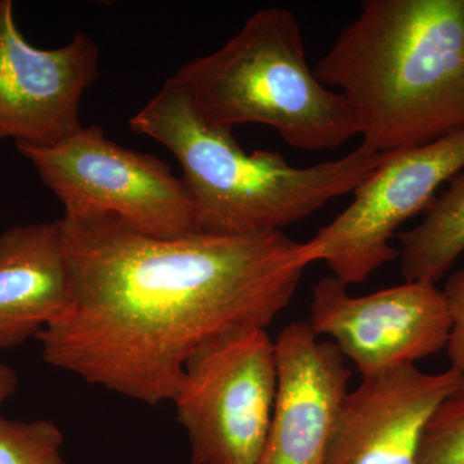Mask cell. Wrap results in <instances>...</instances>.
<instances>
[{"label":"cell","mask_w":464,"mask_h":464,"mask_svg":"<svg viewBox=\"0 0 464 464\" xmlns=\"http://www.w3.org/2000/svg\"><path fill=\"white\" fill-rule=\"evenodd\" d=\"M464 172V128L424 145L382 154L353 190V200L308 240L316 262L346 286L364 283L399 258L396 232L426 212L442 183Z\"/></svg>","instance_id":"7"},{"label":"cell","mask_w":464,"mask_h":464,"mask_svg":"<svg viewBox=\"0 0 464 464\" xmlns=\"http://www.w3.org/2000/svg\"><path fill=\"white\" fill-rule=\"evenodd\" d=\"M404 282L436 285L464 253V172L449 181L422 222L398 235Z\"/></svg>","instance_id":"13"},{"label":"cell","mask_w":464,"mask_h":464,"mask_svg":"<svg viewBox=\"0 0 464 464\" xmlns=\"http://www.w3.org/2000/svg\"><path fill=\"white\" fill-rule=\"evenodd\" d=\"M307 323L317 337L332 338L362 378L435 355L450 333L444 293L420 282L356 297L334 276L323 277L314 286Z\"/></svg>","instance_id":"8"},{"label":"cell","mask_w":464,"mask_h":464,"mask_svg":"<svg viewBox=\"0 0 464 464\" xmlns=\"http://www.w3.org/2000/svg\"><path fill=\"white\" fill-rule=\"evenodd\" d=\"M69 299L60 219L14 226L0 234V350L38 337Z\"/></svg>","instance_id":"12"},{"label":"cell","mask_w":464,"mask_h":464,"mask_svg":"<svg viewBox=\"0 0 464 464\" xmlns=\"http://www.w3.org/2000/svg\"><path fill=\"white\" fill-rule=\"evenodd\" d=\"M276 387L275 342L266 329H237L198 347L172 400L192 463H257Z\"/></svg>","instance_id":"6"},{"label":"cell","mask_w":464,"mask_h":464,"mask_svg":"<svg viewBox=\"0 0 464 464\" xmlns=\"http://www.w3.org/2000/svg\"><path fill=\"white\" fill-rule=\"evenodd\" d=\"M16 148L63 203L65 218L115 216L158 239L199 232L182 179L161 159L111 141L97 125L56 146Z\"/></svg>","instance_id":"5"},{"label":"cell","mask_w":464,"mask_h":464,"mask_svg":"<svg viewBox=\"0 0 464 464\" xmlns=\"http://www.w3.org/2000/svg\"><path fill=\"white\" fill-rule=\"evenodd\" d=\"M442 293L450 316V333L445 348L450 368L464 381V266L450 275Z\"/></svg>","instance_id":"16"},{"label":"cell","mask_w":464,"mask_h":464,"mask_svg":"<svg viewBox=\"0 0 464 464\" xmlns=\"http://www.w3.org/2000/svg\"><path fill=\"white\" fill-rule=\"evenodd\" d=\"M130 127L166 146L179 160L198 228L207 234L283 231L355 190L382 159L364 145L304 168L290 166L279 152L248 154L232 128L201 118L188 88L174 76L130 119Z\"/></svg>","instance_id":"3"},{"label":"cell","mask_w":464,"mask_h":464,"mask_svg":"<svg viewBox=\"0 0 464 464\" xmlns=\"http://www.w3.org/2000/svg\"><path fill=\"white\" fill-rule=\"evenodd\" d=\"M463 383L454 369L430 374L415 365L362 378L343 400L322 464H415L433 411Z\"/></svg>","instance_id":"10"},{"label":"cell","mask_w":464,"mask_h":464,"mask_svg":"<svg viewBox=\"0 0 464 464\" xmlns=\"http://www.w3.org/2000/svg\"><path fill=\"white\" fill-rule=\"evenodd\" d=\"M174 78L212 125H267L304 151L338 149L360 136L346 97L308 66L301 25L286 8L259 9L224 47L194 58Z\"/></svg>","instance_id":"4"},{"label":"cell","mask_w":464,"mask_h":464,"mask_svg":"<svg viewBox=\"0 0 464 464\" xmlns=\"http://www.w3.org/2000/svg\"><path fill=\"white\" fill-rule=\"evenodd\" d=\"M380 154L464 128V0H365L314 67Z\"/></svg>","instance_id":"2"},{"label":"cell","mask_w":464,"mask_h":464,"mask_svg":"<svg viewBox=\"0 0 464 464\" xmlns=\"http://www.w3.org/2000/svg\"><path fill=\"white\" fill-rule=\"evenodd\" d=\"M63 444V432L51 420L0 415V464H66Z\"/></svg>","instance_id":"14"},{"label":"cell","mask_w":464,"mask_h":464,"mask_svg":"<svg viewBox=\"0 0 464 464\" xmlns=\"http://www.w3.org/2000/svg\"><path fill=\"white\" fill-rule=\"evenodd\" d=\"M17 387L18 377L16 372L11 366L0 362V406L16 392Z\"/></svg>","instance_id":"17"},{"label":"cell","mask_w":464,"mask_h":464,"mask_svg":"<svg viewBox=\"0 0 464 464\" xmlns=\"http://www.w3.org/2000/svg\"><path fill=\"white\" fill-rule=\"evenodd\" d=\"M276 398L256 464H322L353 371L333 342L307 322L286 325L275 342Z\"/></svg>","instance_id":"11"},{"label":"cell","mask_w":464,"mask_h":464,"mask_svg":"<svg viewBox=\"0 0 464 464\" xmlns=\"http://www.w3.org/2000/svg\"><path fill=\"white\" fill-rule=\"evenodd\" d=\"M415 464H464V383L433 411Z\"/></svg>","instance_id":"15"},{"label":"cell","mask_w":464,"mask_h":464,"mask_svg":"<svg viewBox=\"0 0 464 464\" xmlns=\"http://www.w3.org/2000/svg\"><path fill=\"white\" fill-rule=\"evenodd\" d=\"M99 75V48L78 32L54 50L24 38L12 0H0V142L56 146L82 130V97Z\"/></svg>","instance_id":"9"},{"label":"cell","mask_w":464,"mask_h":464,"mask_svg":"<svg viewBox=\"0 0 464 464\" xmlns=\"http://www.w3.org/2000/svg\"><path fill=\"white\" fill-rule=\"evenodd\" d=\"M60 225L70 299L36 337L43 359L150 406L172 401L204 342L267 329L316 262L283 231L158 239L110 215Z\"/></svg>","instance_id":"1"}]
</instances>
